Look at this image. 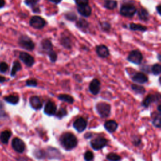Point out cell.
<instances>
[{
    "instance_id": "1",
    "label": "cell",
    "mask_w": 161,
    "mask_h": 161,
    "mask_svg": "<svg viewBox=\"0 0 161 161\" xmlns=\"http://www.w3.org/2000/svg\"><path fill=\"white\" fill-rule=\"evenodd\" d=\"M60 143L63 148L66 151H71L77 145L78 141L76 137L73 133L66 132L61 135Z\"/></svg>"
},
{
    "instance_id": "2",
    "label": "cell",
    "mask_w": 161,
    "mask_h": 161,
    "mask_svg": "<svg viewBox=\"0 0 161 161\" xmlns=\"http://www.w3.org/2000/svg\"><path fill=\"white\" fill-rule=\"evenodd\" d=\"M136 7L132 4H124L120 8V14L123 17L127 18H132L137 13Z\"/></svg>"
},
{
    "instance_id": "3",
    "label": "cell",
    "mask_w": 161,
    "mask_h": 161,
    "mask_svg": "<svg viewBox=\"0 0 161 161\" xmlns=\"http://www.w3.org/2000/svg\"><path fill=\"white\" fill-rule=\"evenodd\" d=\"M96 110L101 118H106L110 115L111 106L108 103L100 102L96 105Z\"/></svg>"
},
{
    "instance_id": "4",
    "label": "cell",
    "mask_w": 161,
    "mask_h": 161,
    "mask_svg": "<svg viewBox=\"0 0 161 161\" xmlns=\"http://www.w3.org/2000/svg\"><path fill=\"white\" fill-rule=\"evenodd\" d=\"M108 141L106 139L101 137H98L91 140L90 144L94 150L99 151L105 147L107 144H108Z\"/></svg>"
},
{
    "instance_id": "5",
    "label": "cell",
    "mask_w": 161,
    "mask_h": 161,
    "mask_svg": "<svg viewBox=\"0 0 161 161\" xmlns=\"http://www.w3.org/2000/svg\"><path fill=\"white\" fill-rule=\"evenodd\" d=\"M19 45L23 49L27 50H33L35 48V44L30 38L27 36H22L19 38Z\"/></svg>"
},
{
    "instance_id": "6",
    "label": "cell",
    "mask_w": 161,
    "mask_h": 161,
    "mask_svg": "<svg viewBox=\"0 0 161 161\" xmlns=\"http://www.w3.org/2000/svg\"><path fill=\"white\" fill-rule=\"evenodd\" d=\"M127 60L133 64L139 65L141 64L143 60V56L139 50H134L130 52L127 57Z\"/></svg>"
},
{
    "instance_id": "7",
    "label": "cell",
    "mask_w": 161,
    "mask_h": 161,
    "mask_svg": "<svg viewBox=\"0 0 161 161\" xmlns=\"http://www.w3.org/2000/svg\"><path fill=\"white\" fill-rule=\"evenodd\" d=\"M30 25L35 29H42L45 26L46 22L41 17L34 16L30 19Z\"/></svg>"
},
{
    "instance_id": "8",
    "label": "cell",
    "mask_w": 161,
    "mask_h": 161,
    "mask_svg": "<svg viewBox=\"0 0 161 161\" xmlns=\"http://www.w3.org/2000/svg\"><path fill=\"white\" fill-rule=\"evenodd\" d=\"M88 122L83 117H80L76 119L73 123L74 128L79 133L84 131L87 127Z\"/></svg>"
},
{
    "instance_id": "9",
    "label": "cell",
    "mask_w": 161,
    "mask_h": 161,
    "mask_svg": "<svg viewBox=\"0 0 161 161\" xmlns=\"http://www.w3.org/2000/svg\"><path fill=\"white\" fill-rule=\"evenodd\" d=\"M13 149L18 153H23L25 149V145L22 140L19 138L13 139L11 142Z\"/></svg>"
},
{
    "instance_id": "10",
    "label": "cell",
    "mask_w": 161,
    "mask_h": 161,
    "mask_svg": "<svg viewBox=\"0 0 161 161\" xmlns=\"http://www.w3.org/2000/svg\"><path fill=\"white\" fill-rule=\"evenodd\" d=\"M20 59L28 67H32L34 63H35V59L34 58L30 55L29 53L25 52H22L20 53V56H19Z\"/></svg>"
},
{
    "instance_id": "11",
    "label": "cell",
    "mask_w": 161,
    "mask_h": 161,
    "mask_svg": "<svg viewBox=\"0 0 161 161\" xmlns=\"http://www.w3.org/2000/svg\"><path fill=\"white\" fill-rule=\"evenodd\" d=\"M46 157L49 159H61V153L56 148L49 147L45 151Z\"/></svg>"
},
{
    "instance_id": "12",
    "label": "cell",
    "mask_w": 161,
    "mask_h": 161,
    "mask_svg": "<svg viewBox=\"0 0 161 161\" xmlns=\"http://www.w3.org/2000/svg\"><path fill=\"white\" fill-rule=\"evenodd\" d=\"M160 98V95L159 93H156L154 94V95H149L143 101L142 106L145 107V108H147V107L150 106L151 103H155L159 101Z\"/></svg>"
},
{
    "instance_id": "13",
    "label": "cell",
    "mask_w": 161,
    "mask_h": 161,
    "mask_svg": "<svg viewBox=\"0 0 161 161\" xmlns=\"http://www.w3.org/2000/svg\"><path fill=\"white\" fill-rule=\"evenodd\" d=\"M101 89V83L98 79H94L90 83L89 90L93 95H97Z\"/></svg>"
},
{
    "instance_id": "14",
    "label": "cell",
    "mask_w": 161,
    "mask_h": 161,
    "mask_svg": "<svg viewBox=\"0 0 161 161\" xmlns=\"http://www.w3.org/2000/svg\"><path fill=\"white\" fill-rule=\"evenodd\" d=\"M57 112V106L52 101H49L44 107V113L49 116L55 115Z\"/></svg>"
},
{
    "instance_id": "15",
    "label": "cell",
    "mask_w": 161,
    "mask_h": 161,
    "mask_svg": "<svg viewBox=\"0 0 161 161\" xmlns=\"http://www.w3.org/2000/svg\"><path fill=\"white\" fill-rule=\"evenodd\" d=\"M133 82L139 84H144L148 81V77L143 73H137L132 77Z\"/></svg>"
},
{
    "instance_id": "16",
    "label": "cell",
    "mask_w": 161,
    "mask_h": 161,
    "mask_svg": "<svg viewBox=\"0 0 161 161\" xmlns=\"http://www.w3.org/2000/svg\"><path fill=\"white\" fill-rule=\"evenodd\" d=\"M77 11L80 15H81L84 17H89L91 15V8L90 6L87 5H84L77 6Z\"/></svg>"
},
{
    "instance_id": "17",
    "label": "cell",
    "mask_w": 161,
    "mask_h": 161,
    "mask_svg": "<svg viewBox=\"0 0 161 161\" xmlns=\"http://www.w3.org/2000/svg\"><path fill=\"white\" fill-rule=\"evenodd\" d=\"M96 50L98 56L101 58H106L110 56L109 50L104 45H100L97 46Z\"/></svg>"
},
{
    "instance_id": "18",
    "label": "cell",
    "mask_w": 161,
    "mask_h": 161,
    "mask_svg": "<svg viewBox=\"0 0 161 161\" xmlns=\"http://www.w3.org/2000/svg\"><path fill=\"white\" fill-rule=\"evenodd\" d=\"M30 104L32 106V108L35 110H40L42 108V102L40 98L37 96H34L30 98Z\"/></svg>"
},
{
    "instance_id": "19",
    "label": "cell",
    "mask_w": 161,
    "mask_h": 161,
    "mask_svg": "<svg viewBox=\"0 0 161 161\" xmlns=\"http://www.w3.org/2000/svg\"><path fill=\"white\" fill-rule=\"evenodd\" d=\"M104 127L109 133H113L118 128V124L114 120H108L104 123Z\"/></svg>"
},
{
    "instance_id": "20",
    "label": "cell",
    "mask_w": 161,
    "mask_h": 161,
    "mask_svg": "<svg viewBox=\"0 0 161 161\" xmlns=\"http://www.w3.org/2000/svg\"><path fill=\"white\" fill-rule=\"evenodd\" d=\"M12 135V133L10 130H5L0 133V141L4 144H7Z\"/></svg>"
},
{
    "instance_id": "21",
    "label": "cell",
    "mask_w": 161,
    "mask_h": 161,
    "mask_svg": "<svg viewBox=\"0 0 161 161\" xmlns=\"http://www.w3.org/2000/svg\"><path fill=\"white\" fill-rule=\"evenodd\" d=\"M42 45V49L47 53H49L52 50H53V45L51 42L50 40L49 39H45L41 43Z\"/></svg>"
},
{
    "instance_id": "22",
    "label": "cell",
    "mask_w": 161,
    "mask_h": 161,
    "mask_svg": "<svg viewBox=\"0 0 161 161\" xmlns=\"http://www.w3.org/2000/svg\"><path fill=\"white\" fill-rule=\"evenodd\" d=\"M61 44L65 49H71L72 47V42L70 38L67 36H62L61 38Z\"/></svg>"
},
{
    "instance_id": "23",
    "label": "cell",
    "mask_w": 161,
    "mask_h": 161,
    "mask_svg": "<svg viewBox=\"0 0 161 161\" xmlns=\"http://www.w3.org/2000/svg\"><path fill=\"white\" fill-rule=\"evenodd\" d=\"M138 16L141 20L147 21L149 18V13L146 9L141 8L138 11Z\"/></svg>"
},
{
    "instance_id": "24",
    "label": "cell",
    "mask_w": 161,
    "mask_h": 161,
    "mask_svg": "<svg viewBox=\"0 0 161 161\" xmlns=\"http://www.w3.org/2000/svg\"><path fill=\"white\" fill-rule=\"evenodd\" d=\"M89 23L88 22V21H86V20L83 19V18H80L79 19L77 23H76V26L77 27H78L79 29H81V30H86L89 28Z\"/></svg>"
},
{
    "instance_id": "25",
    "label": "cell",
    "mask_w": 161,
    "mask_h": 161,
    "mask_svg": "<svg viewBox=\"0 0 161 161\" xmlns=\"http://www.w3.org/2000/svg\"><path fill=\"white\" fill-rule=\"evenodd\" d=\"M130 29L133 31H139V32H145L147 30L146 26L140 24H135V23H131L130 25Z\"/></svg>"
},
{
    "instance_id": "26",
    "label": "cell",
    "mask_w": 161,
    "mask_h": 161,
    "mask_svg": "<svg viewBox=\"0 0 161 161\" xmlns=\"http://www.w3.org/2000/svg\"><path fill=\"white\" fill-rule=\"evenodd\" d=\"M58 99L60 100L61 101L68 103L69 104H73L74 101V98L69 95H65V94H62V95H59L58 96Z\"/></svg>"
},
{
    "instance_id": "27",
    "label": "cell",
    "mask_w": 161,
    "mask_h": 161,
    "mask_svg": "<svg viewBox=\"0 0 161 161\" xmlns=\"http://www.w3.org/2000/svg\"><path fill=\"white\" fill-rule=\"evenodd\" d=\"M104 6L109 10H113L117 6V2L115 0H105Z\"/></svg>"
},
{
    "instance_id": "28",
    "label": "cell",
    "mask_w": 161,
    "mask_h": 161,
    "mask_svg": "<svg viewBox=\"0 0 161 161\" xmlns=\"http://www.w3.org/2000/svg\"><path fill=\"white\" fill-rule=\"evenodd\" d=\"M4 100L11 104H17L19 101V97L17 95H10L5 97Z\"/></svg>"
},
{
    "instance_id": "29",
    "label": "cell",
    "mask_w": 161,
    "mask_h": 161,
    "mask_svg": "<svg viewBox=\"0 0 161 161\" xmlns=\"http://www.w3.org/2000/svg\"><path fill=\"white\" fill-rule=\"evenodd\" d=\"M22 69V65L18 61H15L14 63H13V67H12V69L11 72V75L12 76H15L17 74V73L19 71H20Z\"/></svg>"
},
{
    "instance_id": "30",
    "label": "cell",
    "mask_w": 161,
    "mask_h": 161,
    "mask_svg": "<svg viewBox=\"0 0 161 161\" xmlns=\"http://www.w3.org/2000/svg\"><path fill=\"white\" fill-rule=\"evenodd\" d=\"M33 155L37 159H44L46 158V154L45 151L42 149H37L33 152Z\"/></svg>"
},
{
    "instance_id": "31",
    "label": "cell",
    "mask_w": 161,
    "mask_h": 161,
    "mask_svg": "<svg viewBox=\"0 0 161 161\" xmlns=\"http://www.w3.org/2000/svg\"><path fill=\"white\" fill-rule=\"evenodd\" d=\"M131 88L132 89V90L136 92L137 94H140V95H143L145 92V89L143 86H141L140 85H137V84H132L131 85Z\"/></svg>"
},
{
    "instance_id": "32",
    "label": "cell",
    "mask_w": 161,
    "mask_h": 161,
    "mask_svg": "<svg viewBox=\"0 0 161 161\" xmlns=\"http://www.w3.org/2000/svg\"><path fill=\"white\" fill-rule=\"evenodd\" d=\"M152 124L153 125L157 128H160L161 125V115L160 113H156V115L154 116L152 119Z\"/></svg>"
},
{
    "instance_id": "33",
    "label": "cell",
    "mask_w": 161,
    "mask_h": 161,
    "mask_svg": "<svg viewBox=\"0 0 161 161\" xmlns=\"http://www.w3.org/2000/svg\"><path fill=\"white\" fill-rule=\"evenodd\" d=\"M121 157L115 153H110L106 155V159L109 161H120Z\"/></svg>"
},
{
    "instance_id": "34",
    "label": "cell",
    "mask_w": 161,
    "mask_h": 161,
    "mask_svg": "<svg viewBox=\"0 0 161 161\" xmlns=\"http://www.w3.org/2000/svg\"><path fill=\"white\" fill-rule=\"evenodd\" d=\"M67 115H68V112H67V110L65 108H60V110L57 112H56L55 115L57 118L62 119L63 117H64Z\"/></svg>"
},
{
    "instance_id": "35",
    "label": "cell",
    "mask_w": 161,
    "mask_h": 161,
    "mask_svg": "<svg viewBox=\"0 0 161 161\" xmlns=\"http://www.w3.org/2000/svg\"><path fill=\"white\" fill-rule=\"evenodd\" d=\"M152 72L154 75H159L161 73V66L159 64H154L152 68Z\"/></svg>"
},
{
    "instance_id": "36",
    "label": "cell",
    "mask_w": 161,
    "mask_h": 161,
    "mask_svg": "<svg viewBox=\"0 0 161 161\" xmlns=\"http://www.w3.org/2000/svg\"><path fill=\"white\" fill-rule=\"evenodd\" d=\"M49 57V59H50V61L52 62H55L56 61H57V53L53 51V50H52L51 52H50L49 53H47Z\"/></svg>"
},
{
    "instance_id": "37",
    "label": "cell",
    "mask_w": 161,
    "mask_h": 161,
    "mask_svg": "<svg viewBox=\"0 0 161 161\" xmlns=\"http://www.w3.org/2000/svg\"><path fill=\"white\" fill-rule=\"evenodd\" d=\"M65 17L67 20H70V21H74L77 18V16L73 12H68L65 13Z\"/></svg>"
},
{
    "instance_id": "38",
    "label": "cell",
    "mask_w": 161,
    "mask_h": 161,
    "mask_svg": "<svg viewBox=\"0 0 161 161\" xmlns=\"http://www.w3.org/2000/svg\"><path fill=\"white\" fill-rule=\"evenodd\" d=\"M84 159L85 161H92L94 159V154L91 151H88L84 155Z\"/></svg>"
},
{
    "instance_id": "39",
    "label": "cell",
    "mask_w": 161,
    "mask_h": 161,
    "mask_svg": "<svg viewBox=\"0 0 161 161\" xmlns=\"http://www.w3.org/2000/svg\"><path fill=\"white\" fill-rule=\"evenodd\" d=\"M39 1L40 0H25V3L30 7H33L38 3Z\"/></svg>"
},
{
    "instance_id": "40",
    "label": "cell",
    "mask_w": 161,
    "mask_h": 161,
    "mask_svg": "<svg viewBox=\"0 0 161 161\" xmlns=\"http://www.w3.org/2000/svg\"><path fill=\"white\" fill-rule=\"evenodd\" d=\"M26 85L29 87H36L37 86V82L35 79H29L26 80Z\"/></svg>"
},
{
    "instance_id": "41",
    "label": "cell",
    "mask_w": 161,
    "mask_h": 161,
    "mask_svg": "<svg viewBox=\"0 0 161 161\" xmlns=\"http://www.w3.org/2000/svg\"><path fill=\"white\" fill-rule=\"evenodd\" d=\"M101 29L106 32H108L110 30L111 25L108 22H103L101 23Z\"/></svg>"
},
{
    "instance_id": "42",
    "label": "cell",
    "mask_w": 161,
    "mask_h": 161,
    "mask_svg": "<svg viewBox=\"0 0 161 161\" xmlns=\"http://www.w3.org/2000/svg\"><path fill=\"white\" fill-rule=\"evenodd\" d=\"M8 69V65L6 62H1L0 63V72L5 73L7 71Z\"/></svg>"
},
{
    "instance_id": "43",
    "label": "cell",
    "mask_w": 161,
    "mask_h": 161,
    "mask_svg": "<svg viewBox=\"0 0 161 161\" xmlns=\"http://www.w3.org/2000/svg\"><path fill=\"white\" fill-rule=\"evenodd\" d=\"M76 3L78 6H81V5H87L88 4L89 2V0H75Z\"/></svg>"
},
{
    "instance_id": "44",
    "label": "cell",
    "mask_w": 161,
    "mask_h": 161,
    "mask_svg": "<svg viewBox=\"0 0 161 161\" xmlns=\"http://www.w3.org/2000/svg\"><path fill=\"white\" fill-rule=\"evenodd\" d=\"M133 143H134V145H139L141 143V140L135 139V140L133 141Z\"/></svg>"
},
{
    "instance_id": "45",
    "label": "cell",
    "mask_w": 161,
    "mask_h": 161,
    "mask_svg": "<svg viewBox=\"0 0 161 161\" xmlns=\"http://www.w3.org/2000/svg\"><path fill=\"white\" fill-rule=\"evenodd\" d=\"M5 5V0H0V8H3Z\"/></svg>"
},
{
    "instance_id": "46",
    "label": "cell",
    "mask_w": 161,
    "mask_h": 161,
    "mask_svg": "<svg viewBox=\"0 0 161 161\" xmlns=\"http://www.w3.org/2000/svg\"><path fill=\"white\" fill-rule=\"evenodd\" d=\"M5 80H6V79H5V77L0 76V83H4V82L5 81Z\"/></svg>"
},
{
    "instance_id": "47",
    "label": "cell",
    "mask_w": 161,
    "mask_h": 161,
    "mask_svg": "<svg viewBox=\"0 0 161 161\" xmlns=\"http://www.w3.org/2000/svg\"><path fill=\"white\" fill-rule=\"evenodd\" d=\"M49 1H50L51 2H52L53 3L58 4V3H59L62 1V0H49Z\"/></svg>"
},
{
    "instance_id": "48",
    "label": "cell",
    "mask_w": 161,
    "mask_h": 161,
    "mask_svg": "<svg viewBox=\"0 0 161 161\" xmlns=\"http://www.w3.org/2000/svg\"><path fill=\"white\" fill-rule=\"evenodd\" d=\"M161 8H160V5H159V6H157V8H156V9H157V12H158V13H159V15H160V9Z\"/></svg>"
},
{
    "instance_id": "49",
    "label": "cell",
    "mask_w": 161,
    "mask_h": 161,
    "mask_svg": "<svg viewBox=\"0 0 161 161\" xmlns=\"http://www.w3.org/2000/svg\"><path fill=\"white\" fill-rule=\"evenodd\" d=\"M3 103L1 101H0V110H2L3 109Z\"/></svg>"
},
{
    "instance_id": "50",
    "label": "cell",
    "mask_w": 161,
    "mask_h": 161,
    "mask_svg": "<svg viewBox=\"0 0 161 161\" xmlns=\"http://www.w3.org/2000/svg\"><path fill=\"white\" fill-rule=\"evenodd\" d=\"M161 106L159 104V106H158V107H157V110H158V112H159V113H160L161 112Z\"/></svg>"
}]
</instances>
